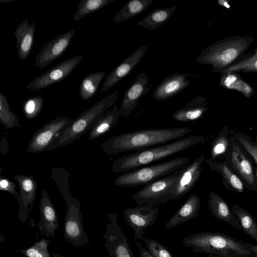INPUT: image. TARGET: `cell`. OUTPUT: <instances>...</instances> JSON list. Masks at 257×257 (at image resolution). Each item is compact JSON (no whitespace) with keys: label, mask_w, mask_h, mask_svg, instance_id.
I'll return each instance as SVG.
<instances>
[{"label":"cell","mask_w":257,"mask_h":257,"mask_svg":"<svg viewBox=\"0 0 257 257\" xmlns=\"http://www.w3.org/2000/svg\"><path fill=\"white\" fill-rule=\"evenodd\" d=\"M231 209L239 222L242 230L257 242V223L254 217L237 204H234Z\"/></svg>","instance_id":"4dcf8cb0"},{"label":"cell","mask_w":257,"mask_h":257,"mask_svg":"<svg viewBox=\"0 0 257 257\" xmlns=\"http://www.w3.org/2000/svg\"><path fill=\"white\" fill-rule=\"evenodd\" d=\"M205 162L209 166L211 171L220 174L222 178L223 184L226 189L239 193L244 191L245 186L243 182L224 162H218L208 158L205 160Z\"/></svg>","instance_id":"cb8c5ba5"},{"label":"cell","mask_w":257,"mask_h":257,"mask_svg":"<svg viewBox=\"0 0 257 257\" xmlns=\"http://www.w3.org/2000/svg\"><path fill=\"white\" fill-rule=\"evenodd\" d=\"M191 160L189 157H178L125 172L116 178L114 185L126 188L146 185L181 169Z\"/></svg>","instance_id":"52a82bcc"},{"label":"cell","mask_w":257,"mask_h":257,"mask_svg":"<svg viewBox=\"0 0 257 257\" xmlns=\"http://www.w3.org/2000/svg\"><path fill=\"white\" fill-rule=\"evenodd\" d=\"M9 148V143L6 136H4L1 141L0 149L1 154L3 155H6L8 152Z\"/></svg>","instance_id":"7bdbcfd3"},{"label":"cell","mask_w":257,"mask_h":257,"mask_svg":"<svg viewBox=\"0 0 257 257\" xmlns=\"http://www.w3.org/2000/svg\"><path fill=\"white\" fill-rule=\"evenodd\" d=\"M236 140L241 147L252 158L257 166V144L251 139L242 133L234 135Z\"/></svg>","instance_id":"74e56055"},{"label":"cell","mask_w":257,"mask_h":257,"mask_svg":"<svg viewBox=\"0 0 257 257\" xmlns=\"http://www.w3.org/2000/svg\"><path fill=\"white\" fill-rule=\"evenodd\" d=\"M257 59V48L252 52L244 55L242 58L233 66L248 64Z\"/></svg>","instance_id":"60d3db41"},{"label":"cell","mask_w":257,"mask_h":257,"mask_svg":"<svg viewBox=\"0 0 257 257\" xmlns=\"http://www.w3.org/2000/svg\"><path fill=\"white\" fill-rule=\"evenodd\" d=\"M219 85L225 88L238 91L248 98L255 92L252 87L243 80L237 72L222 73Z\"/></svg>","instance_id":"83f0119b"},{"label":"cell","mask_w":257,"mask_h":257,"mask_svg":"<svg viewBox=\"0 0 257 257\" xmlns=\"http://www.w3.org/2000/svg\"><path fill=\"white\" fill-rule=\"evenodd\" d=\"M149 79L145 71L135 78L132 84L124 92L120 108L119 114L125 118L132 113L138 104V101L148 93L153 84H149Z\"/></svg>","instance_id":"2e32d148"},{"label":"cell","mask_w":257,"mask_h":257,"mask_svg":"<svg viewBox=\"0 0 257 257\" xmlns=\"http://www.w3.org/2000/svg\"><path fill=\"white\" fill-rule=\"evenodd\" d=\"M119 115V109L116 105L102 113L89 130V139L94 140L109 132L117 122Z\"/></svg>","instance_id":"484cf974"},{"label":"cell","mask_w":257,"mask_h":257,"mask_svg":"<svg viewBox=\"0 0 257 257\" xmlns=\"http://www.w3.org/2000/svg\"><path fill=\"white\" fill-rule=\"evenodd\" d=\"M52 256L53 257H64L63 256L55 252L52 253Z\"/></svg>","instance_id":"f6af8a7d"},{"label":"cell","mask_w":257,"mask_h":257,"mask_svg":"<svg viewBox=\"0 0 257 257\" xmlns=\"http://www.w3.org/2000/svg\"><path fill=\"white\" fill-rule=\"evenodd\" d=\"M183 245L194 252H203L221 257H253L252 252L243 241L219 232H197L182 239Z\"/></svg>","instance_id":"5b68a950"},{"label":"cell","mask_w":257,"mask_h":257,"mask_svg":"<svg viewBox=\"0 0 257 257\" xmlns=\"http://www.w3.org/2000/svg\"><path fill=\"white\" fill-rule=\"evenodd\" d=\"M120 93V90L116 89L71 120L47 151L66 146L80 139L90 130L98 118L115 103Z\"/></svg>","instance_id":"8992f818"},{"label":"cell","mask_w":257,"mask_h":257,"mask_svg":"<svg viewBox=\"0 0 257 257\" xmlns=\"http://www.w3.org/2000/svg\"><path fill=\"white\" fill-rule=\"evenodd\" d=\"M234 135L230 134V131L226 125L224 126L211 143L209 159L217 160L225 158L231 144L235 139Z\"/></svg>","instance_id":"4316f807"},{"label":"cell","mask_w":257,"mask_h":257,"mask_svg":"<svg viewBox=\"0 0 257 257\" xmlns=\"http://www.w3.org/2000/svg\"><path fill=\"white\" fill-rule=\"evenodd\" d=\"M105 75L102 71L94 72L83 79L79 87V94L82 99L88 100L96 94Z\"/></svg>","instance_id":"1f68e13d"},{"label":"cell","mask_w":257,"mask_h":257,"mask_svg":"<svg viewBox=\"0 0 257 257\" xmlns=\"http://www.w3.org/2000/svg\"><path fill=\"white\" fill-rule=\"evenodd\" d=\"M108 222L103 234L104 246L110 257H134L127 237L117 223V213L107 215Z\"/></svg>","instance_id":"8fae6325"},{"label":"cell","mask_w":257,"mask_h":257,"mask_svg":"<svg viewBox=\"0 0 257 257\" xmlns=\"http://www.w3.org/2000/svg\"><path fill=\"white\" fill-rule=\"evenodd\" d=\"M240 146L235 139L230 146L228 154L225 158L224 162L239 177L246 188L256 192L257 179L255 169L251 160L248 157L246 152L243 151Z\"/></svg>","instance_id":"9c48e42d"},{"label":"cell","mask_w":257,"mask_h":257,"mask_svg":"<svg viewBox=\"0 0 257 257\" xmlns=\"http://www.w3.org/2000/svg\"><path fill=\"white\" fill-rule=\"evenodd\" d=\"M0 242H1L5 239V237L2 234H0Z\"/></svg>","instance_id":"bcb514c9"},{"label":"cell","mask_w":257,"mask_h":257,"mask_svg":"<svg viewBox=\"0 0 257 257\" xmlns=\"http://www.w3.org/2000/svg\"><path fill=\"white\" fill-rule=\"evenodd\" d=\"M142 239L153 257H173L169 249L158 241L147 237H143Z\"/></svg>","instance_id":"8d00e7d4"},{"label":"cell","mask_w":257,"mask_h":257,"mask_svg":"<svg viewBox=\"0 0 257 257\" xmlns=\"http://www.w3.org/2000/svg\"><path fill=\"white\" fill-rule=\"evenodd\" d=\"M71 120L66 116H58L37 130L28 143V153H39L47 151Z\"/></svg>","instance_id":"30bf717a"},{"label":"cell","mask_w":257,"mask_h":257,"mask_svg":"<svg viewBox=\"0 0 257 257\" xmlns=\"http://www.w3.org/2000/svg\"><path fill=\"white\" fill-rule=\"evenodd\" d=\"M206 138L202 135L192 136L163 145L139 150L125 155L112 162L114 172H125L143 167L157 161L183 151L199 144Z\"/></svg>","instance_id":"3957f363"},{"label":"cell","mask_w":257,"mask_h":257,"mask_svg":"<svg viewBox=\"0 0 257 257\" xmlns=\"http://www.w3.org/2000/svg\"><path fill=\"white\" fill-rule=\"evenodd\" d=\"M206 97L199 95L189 102L184 107L176 110L172 115L179 122L195 121L203 117L208 110Z\"/></svg>","instance_id":"d4e9b609"},{"label":"cell","mask_w":257,"mask_h":257,"mask_svg":"<svg viewBox=\"0 0 257 257\" xmlns=\"http://www.w3.org/2000/svg\"><path fill=\"white\" fill-rule=\"evenodd\" d=\"M192 132L187 127L151 128L121 134L109 138L100 145L107 155L138 151L167 144Z\"/></svg>","instance_id":"6da1fadb"},{"label":"cell","mask_w":257,"mask_h":257,"mask_svg":"<svg viewBox=\"0 0 257 257\" xmlns=\"http://www.w3.org/2000/svg\"><path fill=\"white\" fill-rule=\"evenodd\" d=\"M177 6L168 8L156 9L139 21L137 25L148 30H154L166 23L177 9Z\"/></svg>","instance_id":"f546056e"},{"label":"cell","mask_w":257,"mask_h":257,"mask_svg":"<svg viewBox=\"0 0 257 257\" xmlns=\"http://www.w3.org/2000/svg\"><path fill=\"white\" fill-rule=\"evenodd\" d=\"M14 179L19 188V196L16 199L19 204L18 217L22 223H25L33 209L36 196L37 182L31 175H16Z\"/></svg>","instance_id":"9a60e30c"},{"label":"cell","mask_w":257,"mask_h":257,"mask_svg":"<svg viewBox=\"0 0 257 257\" xmlns=\"http://www.w3.org/2000/svg\"><path fill=\"white\" fill-rule=\"evenodd\" d=\"M193 75L190 73H174L166 77L156 87L153 96L156 100H164L185 89Z\"/></svg>","instance_id":"ffe728a7"},{"label":"cell","mask_w":257,"mask_h":257,"mask_svg":"<svg viewBox=\"0 0 257 257\" xmlns=\"http://www.w3.org/2000/svg\"><path fill=\"white\" fill-rule=\"evenodd\" d=\"M204 257H221V256H216V255H209L208 256H204Z\"/></svg>","instance_id":"7dc6e473"},{"label":"cell","mask_w":257,"mask_h":257,"mask_svg":"<svg viewBox=\"0 0 257 257\" xmlns=\"http://www.w3.org/2000/svg\"><path fill=\"white\" fill-rule=\"evenodd\" d=\"M125 221L134 230L135 239H142L144 230L152 226L155 222L159 213L156 206L141 205L128 207L124 210Z\"/></svg>","instance_id":"4fadbf2b"},{"label":"cell","mask_w":257,"mask_h":257,"mask_svg":"<svg viewBox=\"0 0 257 257\" xmlns=\"http://www.w3.org/2000/svg\"><path fill=\"white\" fill-rule=\"evenodd\" d=\"M39 210L41 217L37 226L42 235H46L47 238H52L55 240V230L59 228L58 216L55 208L45 189L42 191Z\"/></svg>","instance_id":"ac0fdd59"},{"label":"cell","mask_w":257,"mask_h":257,"mask_svg":"<svg viewBox=\"0 0 257 257\" xmlns=\"http://www.w3.org/2000/svg\"><path fill=\"white\" fill-rule=\"evenodd\" d=\"M147 49L148 47L146 46L138 48L114 68L106 76L101 88L100 92H104L108 90L127 76L143 58Z\"/></svg>","instance_id":"d6986e66"},{"label":"cell","mask_w":257,"mask_h":257,"mask_svg":"<svg viewBox=\"0 0 257 257\" xmlns=\"http://www.w3.org/2000/svg\"><path fill=\"white\" fill-rule=\"evenodd\" d=\"M44 104V99L41 96H31L22 103L24 114L28 119L36 117L41 111Z\"/></svg>","instance_id":"e575fe53"},{"label":"cell","mask_w":257,"mask_h":257,"mask_svg":"<svg viewBox=\"0 0 257 257\" xmlns=\"http://www.w3.org/2000/svg\"><path fill=\"white\" fill-rule=\"evenodd\" d=\"M50 242L46 238L36 241L30 247L16 250L25 257H51L50 255L48 246Z\"/></svg>","instance_id":"d590c367"},{"label":"cell","mask_w":257,"mask_h":257,"mask_svg":"<svg viewBox=\"0 0 257 257\" xmlns=\"http://www.w3.org/2000/svg\"><path fill=\"white\" fill-rule=\"evenodd\" d=\"M0 123L8 130L20 127L19 119L16 114L12 112L6 96L0 92Z\"/></svg>","instance_id":"836d02e7"},{"label":"cell","mask_w":257,"mask_h":257,"mask_svg":"<svg viewBox=\"0 0 257 257\" xmlns=\"http://www.w3.org/2000/svg\"><path fill=\"white\" fill-rule=\"evenodd\" d=\"M253 72L257 73V59L246 65L232 66L224 70L221 74L227 72Z\"/></svg>","instance_id":"ab89813d"},{"label":"cell","mask_w":257,"mask_h":257,"mask_svg":"<svg viewBox=\"0 0 257 257\" xmlns=\"http://www.w3.org/2000/svg\"><path fill=\"white\" fill-rule=\"evenodd\" d=\"M255 141H256L255 143L257 144V136H256Z\"/></svg>","instance_id":"c3c4849f"},{"label":"cell","mask_w":257,"mask_h":257,"mask_svg":"<svg viewBox=\"0 0 257 257\" xmlns=\"http://www.w3.org/2000/svg\"><path fill=\"white\" fill-rule=\"evenodd\" d=\"M51 171V177L56 182L66 203L63 232L64 239L76 247L85 246L90 240L83 228L80 202L77 198L72 196L69 191L70 174L63 168L57 167L52 168Z\"/></svg>","instance_id":"7a4b0ae2"},{"label":"cell","mask_w":257,"mask_h":257,"mask_svg":"<svg viewBox=\"0 0 257 257\" xmlns=\"http://www.w3.org/2000/svg\"><path fill=\"white\" fill-rule=\"evenodd\" d=\"M204 160V156L201 155L192 163L183 166V171L172 189L170 200L179 199L194 187L200 177L201 165Z\"/></svg>","instance_id":"e0dca14e"},{"label":"cell","mask_w":257,"mask_h":257,"mask_svg":"<svg viewBox=\"0 0 257 257\" xmlns=\"http://www.w3.org/2000/svg\"><path fill=\"white\" fill-rule=\"evenodd\" d=\"M36 23L30 24L26 20L19 24L15 31L16 46L21 60L26 59L30 55L34 44Z\"/></svg>","instance_id":"44dd1931"},{"label":"cell","mask_w":257,"mask_h":257,"mask_svg":"<svg viewBox=\"0 0 257 257\" xmlns=\"http://www.w3.org/2000/svg\"><path fill=\"white\" fill-rule=\"evenodd\" d=\"M154 0H131L128 1L115 15L114 23H122L142 13Z\"/></svg>","instance_id":"f1b7e54d"},{"label":"cell","mask_w":257,"mask_h":257,"mask_svg":"<svg viewBox=\"0 0 257 257\" xmlns=\"http://www.w3.org/2000/svg\"><path fill=\"white\" fill-rule=\"evenodd\" d=\"M115 0H81L73 20L77 22L87 15L93 13Z\"/></svg>","instance_id":"d6a6232c"},{"label":"cell","mask_w":257,"mask_h":257,"mask_svg":"<svg viewBox=\"0 0 257 257\" xmlns=\"http://www.w3.org/2000/svg\"><path fill=\"white\" fill-rule=\"evenodd\" d=\"M200 207L199 197L195 194H190L180 209L167 222L165 228L171 229L196 217L199 215Z\"/></svg>","instance_id":"7402d4cb"},{"label":"cell","mask_w":257,"mask_h":257,"mask_svg":"<svg viewBox=\"0 0 257 257\" xmlns=\"http://www.w3.org/2000/svg\"><path fill=\"white\" fill-rule=\"evenodd\" d=\"M183 169L162 177L144 186L135 193L132 199L139 205L156 206L170 200L171 192Z\"/></svg>","instance_id":"ba28073f"},{"label":"cell","mask_w":257,"mask_h":257,"mask_svg":"<svg viewBox=\"0 0 257 257\" xmlns=\"http://www.w3.org/2000/svg\"><path fill=\"white\" fill-rule=\"evenodd\" d=\"M244 245L254 254V256L257 257V245L251 244L250 243L244 241Z\"/></svg>","instance_id":"ee69618b"},{"label":"cell","mask_w":257,"mask_h":257,"mask_svg":"<svg viewBox=\"0 0 257 257\" xmlns=\"http://www.w3.org/2000/svg\"><path fill=\"white\" fill-rule=\"evenodd\" d=\"M254 38L251 36H234L218 40L203 49L196 61L212 67L213 73H221L237 63L244 56Z\"/></svg>","instance_id":"277c9868"},{"label":"cell","mask_w":257,"mask_h":257,"mask_svg":"<svg viewBox=\"0 0 257 257\" xmlns=\"http://www.w3.org/2000/svg\"><path fill=\"white\" fill-rule=\"evenodd\" d=\"M3 170L1 168L0 172V189L9 192L17 199L19 196V192L17 191L16 184L2 175L1 172Z\"/></svg>","instance_id":"f35d334b"},{"label":"cell","mask_w":257,"mask_h":257,"mask_svg":"<svg viewBox=\"0 0 257 257\" xmlns=\"http://www.w3.org/2000/svg\"><path fill=\"white\" fill-rule=\"evenodd\" d=\"M74 34L75 30H71L49 41L37 55L35 65L44 68L61 57L68 48Z\"/></svg>","instance_id":"5bb4252c"},{"label":"cell","mask_w":257,"mask_h":257,"mask_svg":"<svg viewBox=\"0 0 257 257\" xmlns=\"http://www.w3.org/2000/svg\"><path fill=\"white\" fill-rule=\"evenodd\" d=\"M83 57L82 55H78L60 62L33 79L26 88L33 91L39 90L62 81L69 75Z\"/></svg>","instance_id":"7c38bea8"},{"label":"cell","mask_w":257,"mask_h":257,"mask_svg":"<svg viewBox=\"0 0 257 257\" xmlns=\"http://www.w3.org/2000/svg\"><path fill=\"white\" fill-rule=\"evenodd\" d=\"M135 243L139 249L140 257H153L147 249L143 246L140 242L136 241Z\"/></svg>","instance_id":"b9f144b4"},{"label":"cell","mask_w":257,"mask_h":257,"mask_svg":"<svg viewBox=\"0 0 257 257\" xmlns=\"http://www.w3.org/2000/svg\"><path fill=\"white\" fill-rule=\"evenodd\" d=\"M208 206L212 215L215 218L221 220L236 229L242 230L238 219L230 210L226 202L219 195L214 192H210Z\"/></svg>","instance_id":"603a6c76"}]
</instances>
